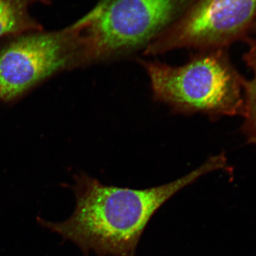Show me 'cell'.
Instances as JSON below:
<instances>
[{
    "label": "cell",
    "instance_id": "obj_1",
    "mask_svg": "<svg viewBox=\"0 0 256 256\" xmlns=\"http://www.w3.org/2000/svg\"><path fill=\"white\" fill-rule=\"evenodd\" d=\"M228 170L224 154L210 156L201 166L172 182L146 188L107 186L82 173L72 186L76 196L74 213L66 220L37 222L64 240H70L89 256H136L138 242L153 215L185 186L212 172Z\"/></svg>",
    "mask_w": 256,
    "mask_h": 256
},
{
    "label": "cell",
    "instance_id": "obj_2",
    "mask_svg": "<svg viewBox=\"0 0 256 256\" xmlns=\"http://www.w3.org/2000/svg\"><path fill=\"white\" fill-rule=\"evenodd\" d=\"M139 63L149 77L154 100L174 114H201L212 120L244 114L245 80L225 48L200 50L180 66L158 60Z\"/></svg>",
    "mask_w": 256,
    "mask_h": 256
},
{
    "label": "cell",
    "instance_id": "obj_3",
    "mask_svg": "<svg viewBox=\"0 0 256 256\" xmlns=\"http://www.w3.org/2000/svg\"><path fill=\"white\" fill-rule=\"evenodd\" d=\"M194 0H100L77 20L84 67L144 48Z\"/></svg>",
    "mask_w": 256,
    "mask_h": 256
},
{
    "label": "cell",
    "instance_id": "obj_4",
    "mask_svg": "<svg viewBox=\"0 0 256 256\" xmlns=\"http://www.w3.org/2000/svg\"><path fill=\"white\" fill-rule=\"evenodd\" d=\"M82 67L77 22L9 37L0 46V100L14 102L55 74Z\"/></svg>",
    "mask_w": 256,
    "mask_h": 256
},
{
    "label": "cell",
    "instance_id": "obj_5",
    "mask_svg": "<svg viewBox=\"0 0 256 256\" xmlns=\"http://www.w3.org/2000/svg\"><path fill=\"white\" fill-rule=\"evenodd\" d=\"M256 18V0H194L186 11L150 44L144 54L178 48L222 50L245 35Z\"/></svg>",
    "mask_w": 256,
    "mask_h": 256
},
{
    "label": "cell",
    "instance_id": "obj_6",
    "mask_svg": "<svg viewBox=\"0 0 256 256\" xmlns=\"http://www.w3.org/2000/svg\"><path fill=\"white\" fill-rule=\"evenodd\" d=\"M50 2V0H0V40L43 30L30 9L37 3Z\"/></svg>",
    "mask_w": 256,
    "mask_h": 256
},
{
    "label": "cell",
    "instance_id": "obj_7",
    "mask_svg": "<svg viewBox=\"0 0 256 256\" xmlns=\"http://www.w3.org/2000/svg\"><path fill=\"white\" fill-rule=\"evenodd\" d=\"M244 60L252 72L250 80L244 84V111L245 118L242 130L249 142L256 144V41L249 42L248 50Z\"/></svg>",
    "mask_w": 256,
    "mask_h": 256
}]
</instances>
